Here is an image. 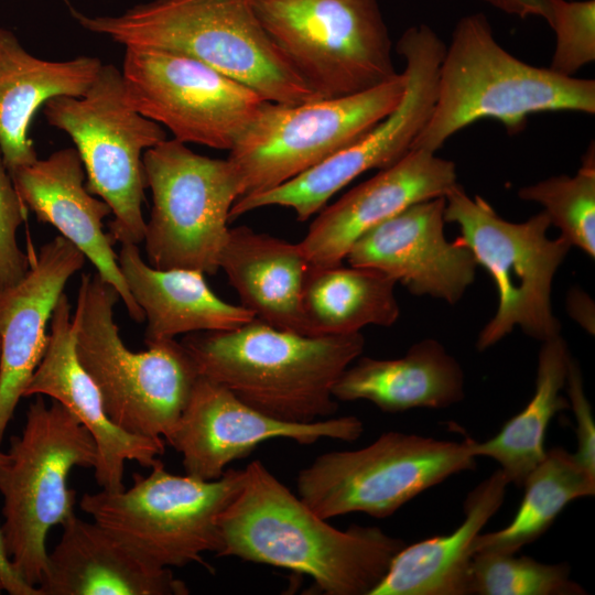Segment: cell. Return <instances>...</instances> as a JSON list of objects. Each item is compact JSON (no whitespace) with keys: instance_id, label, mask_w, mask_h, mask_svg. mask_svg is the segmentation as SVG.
I'll return each instance as SVG.
<instances>
[{"instance_id":"obj_1","label":"cell","mask_w":595,"mask_h":595,"mask_svg":"<svg viewBox=\"0 0 595 595\" xmlns=\"http://www.w3.org/2000/svg\"><path fill=\"white\" fill-rule=\"evenodd\" d=\"M244 474L240 490L218 517L217 556L309 575L326 595H370L407 544L378 527H332L258 459Z\"/></svg>"},{"instance_id":"obj_2","label":"cell","mask_w":595,"mask_h":595,"mask_svg":"<svg viewBox=\"0 0 595 595\" xmlns=\"http://www.w3.org/2000/svg\"><path fill=\"white\" fill-rule=\"evenodd\" d=\"M201 376L257 411L285 422L333 415V388L363 353L360 333L309 336L257 317L228 331L186 334L181 342Z\"/></svg>"},{"instance_id":"obj_3","label":"cell","mask_w":595,"mask_h":595,"mask_svg":"<svg viewBox=\"0 0 595 595\" xmlns=\"http://www.w3.org/2000/svg\"><path fill=\"white\" fill-rule=\"evenodd\" d=\"M545 111L595 112V82L522 62L495 39L482 13L463 17L439 69L436 99L412 149L436 152L457 131L494 119L510 132Z\"/></svg>"},{"instance_id":"obj_4","label":"cell","mask_w":595,"mask_h":595,"mask_svg":"<svg viewBox=\"0 0 595 595\" xmlns=\"http://www.w3.org/2000/svg\"><path fill=\"white\" fill-rule=\"evenodd\" d=\"M86 30L125 47L192 56L257 91L295 105L322 99L291 69L261 25L252 0H151L119 15L90 17L71 8Z\"/></svg>"},{"instance_id":"obj_5","label":"cell","mask_w":595,"mask_h":595,"mask_svg":"<svg viewBox=\"0 0 595 595\" xmlns=\"http://www.w3.org/2000/svg\"><path fill=\"white\" fill-rule=\"evenodd\" d=\"M119 299L97 272L82 274L72 317L77 359L117 426L169 443L199 372L175 338L147 344L140 353L127 348L113 318Z\"/></svg>"},{"instance_id":"obj_6","label":"cell","mask_w":595,"mask_h":595,"mask_svg":"<svg viewBox=\"0 0 595 595\" xmlns=\"http://www.w3.org/2000/svg\"><path fill=\"white\" fill-rule=\"evenodd\" d=\"M34 397L21 434L11 436L7 452L0 451V495L6 552L19 576L39 588L47 569V533L75 516L69 472L95 468L98 453L94 437L69 410Z\"/></svg>"},{"instance_id":"obj_7","label":"cell","mask_w":595,"mask_h":595,"mask_svg":"<svg viewBox=\"0 0 595 595\" xmlns=\"http://www.w3.org/2000/svg\"><path fill=\"white\" fill-rule=\"evenodd\" d=\"M444 219L458 226L459 240L489 272L498 291L497 311L476 340L479 351L497 344L516 326L540 342L561 335L551 291L572 246L561 235L549 238L551 224L544 212L511 223L486 199L470 197L457 184L445 195Z\"/></svg>"},{"instance_id":"obj_8","label":"cell","mask_w":595,"mask_h":595,"mask_svg":"<svg viewBox=\"0 0 595 595\" xmlns=\"http://www.w3.org/2000/svg\"><path fill=\"white\" fill-rule=\"evenodd\" d=\"M149 475L133 473L121 491L84 494L80 509L144 562L156 567L198 563L221 548L218 517L244 483V469L202 480L165 470L160 461Z\"/></svg>"},{"instance_id":"obj_9","label":"cell","mask_w":595,"mask_h":595,"mask_svg":"<svg viewBox=\"0 0 595 595\" xmlns=\"http://www.w3.org/2000/svg\"><path fill=\"white\" fill-rule=\"evenodd\" d=\"M291 69L320 98L355 95L396 78L378 0H252Z\"/></svg>"},{"instance_id":"obj_10","label":"cell","mask_w":595,"mask_h":595,"mask_svg":"<svg viewBox=\"0 0 595 595\" xmlns=\"http://www.w3.org/2000/svg\"><path fill=\"white\" fill-rule=\"evenodd\" d=\"M52 127L69 136L86 173V187L113 215L109 235L121 245L143 241V153L166 139L162 126L128 102L122 74L102 64L80 97H55L43 107Z\"/></svg>"},{"instance_id":"obj_11","label":"cell","mask_w":595,"mask_h":595,"mask_svg":"<svg viewBox=\"0 0 595 595\" xmlns=\"http://www.w3.org/2000/svg\"><path fill=\"white\" fill-rule=\"evenodd\" d=\"M472 441L385 432L363 448L317 456L299 472L298 495L325 520L351 512L386 518L452 475L474 469Z\"/></svg>"},{"instance_id":"obj_12","label":"cell","mask_w":595,"mask_h":595,"mask_svg":"<svg viewBox=\"0 0 595 595\" xmlns=\"http://www.w3.org/2000/svg\"><path fill=\"white\" fill-rule=\"evenodd\" d=\"M152 195L144 227L148 263L160 270H219L228 238L230 209L240 195L228 159H212L175 139H165L142 156Z\"/></svg>"},{"instance_id":"obj_13","label":"cell","mask_w":595,"mask_h":595,"mask_svg":"<svg viewBox=\"0 0 595 595\" xmlns=\"http://www.w3.org/2000/svg\"><path fill=\"white\" fill-rule=\"evenodd\" d=\"M404 88L402 73L355 95L295 105L266 101L227 158L239 178V197L274 188L351 145L397 107Z\"/></svg>"},{"instance_id":"obj_14","label":"cell","mask_w":595,"mask_h":595,"mask_svg":"<svg viewBox=\"0 0 595 595\" xmlns=\"http://www.w3.org/2000/svg\"><path fill=\"white\" fill-rule=\"evenodd\" d=\"M445 47L426 24L407 29L397 43L405 63V88L397 107L351 145L318 165L274 188L237 198L229 218L261 207L283 206L305 221L360 174L399 161L430 119Z\"/></svg>"},{"instance_id":"obj_15","label":"cell","mask_w":595,"mask_h":595,"mask_svg":"<svg viewBox=\"0 0 595 595\" xmlns=\"http://www.w3.org/2000/svg\"><path fill=\"white\" fill-rule=\"evenodd\" d=\"M129 105L173 139L230 151L266 104L257 91L183 53L126 47Z\"/></svg>"},{"instance_id":"obj_16","label":"cell","mask_w":595,"mask_h":595,"mask_svg":"<svg viewBox=\"0 0 595 595\" xmlns=\"http://www.w3.org/2000/svg\"><path fill=\"white\" fill-rule=\"evenodd\" d=\"M363 432V422L354 415L311 423L270 418L199 375L169 444L182 454L186 475L214 480L221 477L228 464L249 456L260 443L272 439H291L300 444L320 439L354 442Z\"/></svg>"},{"instance_id":"obj_17","label":"cell","mask_w":595,"mask_h":595,"mask_svg":"<svg viewBox=\"0 0 595 595\" xmlns=\"http://www.w3.org/2000/svg\"><path fill=\"white\" fill-rule=\"evenodd\" d=\"M444 210L445 196L415 203L363 234L345 259L389 275L414 295L454 304L478 264L458 237L446 240Z\"/></svg>"},{"instance_id":"obj_18","label":"cell","mask_w":595,"mask_h":595,"mask_svg":"<svg viewBox=\"0 0 595 595\" xmlns=\"http://www.w3.org/2000/svg\"><path fill=\"white\" fill-rule=\"evenodd\" d=\"M457 184L454 162L411 149L321 209L299 244L310 264L342 263L363 234L415 203L445 196Z\"/></svg>"},{"instance_id":"obj_19","label":"cell","mask_w":595,"mask_h":595,"mask_svg":"<svg viewBox=\"0 0 595 595\" xmlns=\"http://www.w3.org/2000/svg\"><path fill=\"white\" fill-rule=\"evenodd\" d=\"M48 396L69 410L94 437L98 459L95 478L101 489H125L126 461L152 467L164 453V440L136 435L117 426L107 415L101 396L77 359L71 304L63 293L53 311L48 343L29 380L23 398Z\"/></svg>"},{"instance_id":"obj_20","label":"cell","mask_w":595,"mask_h":595,"mask_svg":"<svg viewBox=\"0 0 595 595\" xmlns=\"http://www.w3.org/2000/svg\"><path fill=\"white\" fill-rule=\"evenodd\" d=\"M85 261V255L58 235L30 258L20 281L0 289V444L45 353L55 305Z\"/></svg>"},{"instance_id":"obj_21","label":"cell","mask_w":595,"mask_h":595,"mask_svg":"<svg viewBox=\"0 0 595 595\" xmlns=\"http://www.w3.org/2000/svg\"><path fill=\"white\" fill-rule=\"evenodd\" d=\"M11 178L25 207L76 246L95 266L99 277L116 289L128 315L142 323L144 313L121 273L112 248L115 241L104 231L102 220L111 209L105 201L88 192L86 173L76 149H62L46 159H37L14 171Z\"/></svg>"},{"instance_id":"obj_22","label":"cell","mask_w":595,"mask_h":595,"mask_svg":"<svg viewBox=\"0 0 595 595\" xmlns=\"http://www.w3.org/2000/svg\"><path fill=\"white\" fill-rule=\"evenodd\" d=\"M47 556L42 595H187L169 567L153 566L97 522L76 515Z\"/></svg>"},{"instance_id":"obj_23","label":"cell","mask_w":595,"mask_h":595,"mask_svg":"<svg viewBox=\"0 0 595 595\" xmlns=\"http://www.w3.org/2000/svg\"><path fill=\"white\" fill-rule=\"evenodd\" d=\"M101 66V61L93 56L39 58L13 32L0 28V152L10 175L37 160L30 137L37 110L55 97L83 96Z\"/></svg>"},{"instance_id":"obj_24","label":"cell","mask_w":595,"mask_h":595,"mask_svg":"<svg viewBox=\"0 0 595 595\" xmlns=\"http://www.w3.org/2000/svg\"><path fill=\"white\" fill-rule=\"evenodd\" d=\"M309 268L299 242L247 226L229 229L219 259L244 307L277 328L302 335H309L302 303Z\"/></svg>"},{"instance_id":"obj_25","label":"cell","mask_w":595,"mask_h":595,"mask_svg":"<svg viewBox=\"0 0 595 595\" xmlns=\"http://www.w3.org/2000/svg\"><path fill=\"white\" fill-rule=\"evenodd\" d=\"M509 485L497 469L467 494L462 523L446 536L404 545L370 595H470L472 545L504 504Z\"/></svg>"},{"instance_id":"obj_26","label":"cell","mask_w":595,"mask_h":595,"mask_svg":"<svg viewBox=\"0 0 595 595\" xmlns=\"http://www.w3.org/2000/svg\"><path fill=\"white\" fill-rule=\"evenodd\" d=\"M117 259L132 298L144 313L145 345L180 334L234 329L255 318L242 305L218 298L202 272L155 269L133 244L121 245Z\"/></svg>"},{"instance_id":"obj_27","label":"cell","mask_w":595,"mask_h":595,"mask_svg":"<svg viewBox=\"0 0 595 595\" xmlns=\"http://www.w3.org/2000/svg\"><path fill=\"white\" fill-rule=\"evenodd\" d=\"M333 388L335 399L367 400L381 411L442 409L465 397L459 363L436 339L413 344L401 358H357Z\"/></svg>"},{"instance_id":"obj_28","label":"cell","mask_w":595,"mask_h":595,"mask_svg":"<svg viewBox=\"0 0 595 595\" xmlns=\"http://www.w3.org/2000/svg\"><path fill=\"white\" fill-rule=\"evenodd\" d=\"M396 283L371 268L310 264L302 295L309 335H344L368 325H393L400 315Z\"/></svg>"},{"instance_id":"obj_29","label":"cell","mask_w":595,"mask_h":595,"mask_svg":"<svg viewBox=\"0 0 595 595\" xmlns=\"http://www.w3.org/2000/svg\"><path fill=\"white\" fill-rule=\"evenodd\" d=\"M571 358L561 335L542 342L530 401L495 436L484 442L472 441V454L496 461L509 484L522 487L527 475L547 453L544 439L550 421L558 412L570 408L561 391L566 383Z\"/></svg>"},{"instance_id":"obj_30","label":"cell","mask_w":595,"mask_h":595,"mask_svg":"<svg viewBox=\"0 0 595 595\" xmlns=\"http://www.w3.org/2000/svg\"><path fill=\"white\" fill-rule=\"evenodd\" d=\"M522 501L505 528L479 533L472 545L476 552L516 554L539 539L571 501L594 496L595 476L591 475L563 447L547 451L543 459L527 475Z\"/></svg>"},{"instance_id":"obj_31","label":"cell","mask_w":595,"mask_h":595,"mask_svg":"<svg viewBox=\"0 0 595 595\" xmlns=\"http://www.w3.org/2000/svg\"><path fill=\"white\" fill-rule=\"evenodd\" d=\"M522 201L543 207L550 224L573 247L595 257V154L589 147L575 175H558L519 188Z\"/></svg>"},{"instance_id":"obj_32","label":"cell","mask_w":595,"mask_h":595,"mask_svg":"<svg viewBox=\"0 0 595 595\" xmlns=\"http://www.w3.org/2000/svg\"><path fill=\"white\" fill-rule=\"evenodd\" d=\"M566 563L548 564L515 553L476 552L470 565L472 594L583 595Z\"/></svg>"},{"instance_id":"obj_33","label":"cell","mask_w":595,"mask_h":595,"mask_svg":"<svg viewBox=\"0 0 595 595\" xmlns=\"http://www.w3.org/2000/svg\"><path fill=\"white\" fill-rule=\"evenodd\" d=\"M547 22L555 34L550 69L573 77L595 61V1L548 0Z\"/></svg>"},{"instance_id":"obj_34","label":"cell","mask_w":595,"mask_h":595,"mask_svg":"<svg viewBox=\"0 0 595 595\" xmlns=\"http://www.w3.org/2000/svg\"><path fill=\"white\" fill-rule=\"evenodd\" d=\"M26 209L0 152V289L17 283L29 270L30 258L17 241V231L26 218Z\"/></svg>"},{"instance_id":"obj_35","label":"cell","mask_w":595,"mask_h":595,"mask_svg":"<svg viewBox=\"0 0 595 595\" xmlns=\"http://www.w3.org/2000/svg\"><path fill=\"white\" fill-rule=\"evenodd\" d=\"M565 386L569 405L576 421L577 450L573 454L577 462L595 476V423L591 403L584 391L581 368L573 358L570 360Z\"/></svg>"},{"instance_id":"obj_36","label":"cell","mask_w":595,"mask_h":595,"mask_svg":"<svg viewBox=\"0 0 595 595\" xmlns=\"http://www.w3.org/2000/svg\"><path fill=\"white\" fill-rule=\"evenodd\" d=\"M0 582L3 589L11 595H42L37 587L28 584L14 571L6 552L0 528Z\"/></svg>"},{"instance_id":"obj_37","label":"cell","mask_w":595,"mask_h":595,"mask_svg":"<svg viewBox=\"0 0 595 595\" xmlns=\"http://www.w3.org/2000/svg\"><path fill=\"white\" fill-rule=\"evenodd\" d=\"M508 14L520 18L540 17L547 21L549 15L548 0H482Z\"/></svg>"},{"instance_id":"obj_38","label":"cell","mask_w":595,"mask_h":595,"mask_svg":"<svg viewBox=\"0 0 595 595\" xmlns=\"http://www.w3.org/2000/svg\"><path fill=\"white\" fill-rule=\"evenodd\" d=\"M2 591H4V589H3V586H2V584L0 582V594H1Z\"/></svg>"},{"instance_id":"obj_39","label":"cell","mask_w":595,"mask_h":595,"mask_svg":"<svg viewBox=\"0 0 595 595\" xmlns=\"http://www.w3.org/2000/svg\"><path fill=\"white\" fill-rule=\"evenodd\" d=\"M63 1H64V2H66V4H68V6H69V0H63Z\"/></svg>"}]
</instances>
